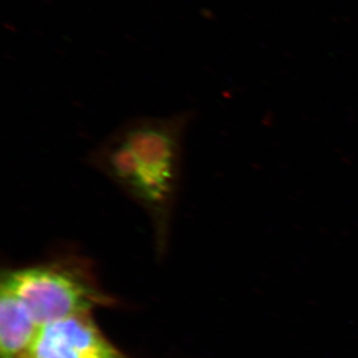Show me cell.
<instances>
[{"label": "cell", "mask_w": 358, "mask_h": 358, "mask_svg": "<svg viewBox=\"0 0 358 358\" xmlns=\"http://www.w3.org/2000/svg\"><path fill=\"white\" fill-rule=\"evenodd\" d=\"M194 110L127 120L85 157L91 167L145 210L160 236L172 217L183 176L185 137Z\"/></svg>", "instance_id": "6da1fadb"}, {"label": "cell", "mask_w": 358, "mask_h": 358, "mask_svg": "<svg viewBox=\"0 0 358 358\" xmlns=\"http://www.w3.org/2000/svg\"><path fill=\"white\" fill-rule=\"evenodd\" d=\"M1 280L40 326L115 304L114 298L99 284L91 266L79 257H58L3 271Z\"/></svg>", "instance_id": "7a4b0ae2"}, {"label": "cell", "mask_w": 358, "mask_h": 358, "mask_svg": "<svg viewBox=\"0 0 358 358\" xmlns=\"http://www.w3.org/2000/svg\"><path fill=\"white\" fill-rule=\"evenodd\" d=\"M91 315L42 324L29 358H129L106 338Z\"/></svg>", "instance_id": "3957f363"}, {"label": "cell", "mask_w": 358, "mask_h": 358, "mask_svg": "<svg viewBox=\"0 0 358 358\" xmlns=\"http://www.w3.org/2000/svg\"><path fill=\"white\" fill-rule=\"evenodd\" d=\"M40 324L3 280L0 284V358H29Z\"/></svg>", "instance_id": "277c9868"}]
</instances>
